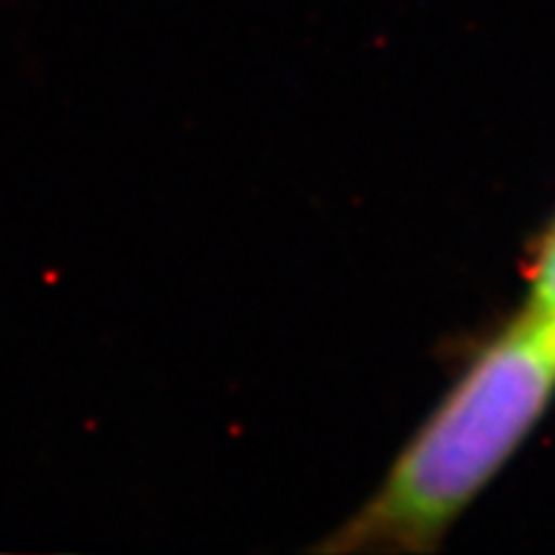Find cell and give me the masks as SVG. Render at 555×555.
Returning <instances> with one entry per match:
<instances>
[{
	"mask_svg": "<svg viewBox=\"0 0 555 555\" xmlns=\"http://www.w3.org/2000/svg\"><path fill=\"white\" fill-rule=\"evenodd\" d=\"M555 393V322L527 311L478 356L414 435L343 551H429L522 446Z\"/></svg>",
	"mask_w": 555,
	"mask_h": 555,
	"instance_id": "obj_1",
	"label": "cell"
},
{
	"mask_svg": "<svg viewBox=\"0 0 555 555\" xmlns=\"http://www.w3.org/2000/svg\"><path fill=\"white\" fill-rule=\"evenodd\" d=\"M532 314L555 322V232L540 249L532 273Z\"/></svg>",
	"mask_w": 555,
	"mask_h": 555,
	"instance_id": "obj_2",
	"label": "cell"
}]
</instances>
